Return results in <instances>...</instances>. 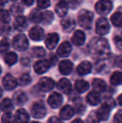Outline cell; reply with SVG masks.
<instances>
[{
    "mask_svg": "<svg viewBox=\"0 0 122 123\" xmlns=\"http://www.w3.org/2000/svg\"><path fill=\"white\" fill-rule=\"evenodd\" d=\"M90 52L99 59H105L109 56L110 49L108 41L104 38H94L89 44Z\"/></svg>",
    "mask_w": 122,
    "mask_h": 123,
    "instance_id": "obj_1",
    "label": "cell"
},
{
    "mask_svg": "<svg viewBox=\"0 0 122 123\" xmlns=\"http://www.w3.org/2000/svg\"><path fill=\"white\" fill-rule=\"evenodd\" d=\"M93 15L92 12L89 10L82 9L78 14V21L80 25L84 29H90L92 25L93 22Z\"/></svg>",
    "mask_w": 122,
    "mask_h": 123,
    "instance_id": "obj_2",
    "label": "cell"
},
{
    "mask_svg": "<svg viewBox=\"0 0 122 123\" xmlns=\"http://www.w3.org/2000/svg\"><path fill=\"white\" fill-rule=\"evenodd\" d=\"M115 102L114 100H111L110 102H104L102 105H100L97 112V116L98 118H99V121H106L108 118H109V116L110 114L111 111V108L113 106H115Z\"/></svg>",
    "mask_w": 122,
    "mask_h": 123,
    "instance_id": "obj_3",
    "label": "cell"
},
{
    "mask_svg": "<svg viewBox=\"0 0 122 123\" xmlns=\"http://www.w3.org/2000/svg\"><path fill=\"white\" fill-rule=\"evenodd\" d=\"M13 46L18 51H24L29 46L28 39L23 34H17L13 39Z\"/></svg>",
    "mask_w": 122,
    "mask_h": 123,
    "instance_id": "obj_4",
    "label": "cell"
},
{
    "mask_svg": "<svg viewBox=\"0 0 122 123\" xmlns=\"http://www.w3.org/2000/svg\"><path fill=\"white\" fill-rule=\"evenodd\" d=\"M112 10V3L109 0H99L95 4V11L100 15H106Z\"/></svg>",
    "mask_w": 122,
    "mask_h": 123,
    "instance_id": "obj_5",
    "label": "cell"
},
{
    "mask_svg": "<svg viewBox=\"0 0 122 123\" xmlns=\"http://www.w3.org/2000/svg\"><path fill=\"white\" fill-rule=\"evenodd\" d=\"M96 33L99 35H105L110 31V25L107 18H99L96 21L95 25Z\"/></svg>",
    "mask_w": 122,
    "mask_h": 123,
    "instance_id": "obj_6",
    "label": "cell"
},
{
    "mask_svg": "<svg viewBox=\"0 0 122 123\" xmlns=\"http://www.w3.org/2000/svg\"><path fill=\"white\" fill-rule=\"evenodd\" d=\"M31 113L34 118H44L46 115L45 105L42 102H35L31 109Z\"/></svg>",
    "mask_w": 122,
    "mask_h": 123,
    "instance_id": "obj_7",
    "label": "cell"
},
{
    "mask_svg": "<svg viewBox=\"0 0 122 123\" xmlns=\"http://www.w3.org/2000/svg\"><path fill=\"white\" fill-rule=\"evenodd\" d=\"M50 65H51L50 61H49V60H38L34 65V71H35L37 74H44L49 70Z\"/></svg>",
    "mask_w": 122,
    "mask_h": 123,
    "instance_id": "obj_8",
    "label": "cell"
},
{
    "mask_svg": "<svg viewBox=\"0 0 122 123\" xmlns=\"http://www.w3.org/2000/svg\"><path fill=\"white\" fill-rule=\"evenodd\" d=\"M62 101H63V97L59 93L54 92L49 95L48 98V104L50 105V107L54 109L59 108L61 105Z\"/></svg>",
    "mask_w": 122,
    "mask_h": 123,
    "instance_id": "obj_9",
    "label": "cell"
},
{
    "mask_svg": "<svg viewBox=\"0 0 122 123\" xmlns=\"http://www.w3.org/2000/svg\"><path fill=\"white\" fill-rule=\"evenodd\" d=\"M39 87L41 91H44V92H47L49 91L54 88V81L51 78L49 77H43L39 80Z\"/></svg>",
    "mask_w": 122,
    "mask_h": 123,
    "instance_id": "obj_10",
    "label": "cell"
},
{
    "mask_svg": "<svg viewBox=\"0 0 122 123\" xmlns=\"http://www.w3.org/2000/svg\"><path fill=\"white\" fill-rule=\"evenodd\" d=\"M3 86L4 89L10 91V90H13L17 87L18 81L12 74H7L3 79Z\"/></svg>",
    "mask_w": 122,
    "mask_h": 123,
    "instance_id": "obj_11",
    "label": "cell"
},
{
    "mask_svg": "<svg viewBox=\"0 0 122 123\" xmlns=\"http://www.w3.org/2000/svg\"><path fill=\"white\" fill-rule=\"evenodd\" d=\"M59 40V34L56 33L49 34L45 38V45L49 49H54Z\"/></svg>",
    "mask_w": 122,
    "mask_h": 123,
    "instance_id": "obj_12",
    "label": "cell"
},
{
    "mask_svg": "<svg viewBox=\"0 0 122 123\" xmlns=\"http://www.w3.org/2000/svg\"><path fill=\"white\" fill-rule=\"evenodd\" d=\"M29 35L33 40L40 41L44 38V31L39 26H35V27H33L29 30Z\"/></svg>",
    "mask_w": 122,
    "mask_h": 123,
    "instance_id": "obj_13",
    "label": "cell"
},
{
    "mask_svg": "<svg viewBox=\"0 0 122 123\" xmlns=\"http://www.w3.org/2000/svg\"><path fill=\"white\" fill-rule=\"evenodd\" d=\"M13 27L16 30L19 31V32H23L28 27V21L27 18L23 15H19L17 16L15 18L14 22H13Z\"/></svg>",
    "mask_w": 122,
    "mask_h": 123,
    "instance_id": "obj_14",
    "label": "cell"
},
{
    "mask_svg": "<svg viewBox=\"0 0 122 123\" xmlns=\"http://www.w3.org/2000/svg\"><path fill=\"white\" fill-rule=\"evenodd\" d=\"M71 50H72L71 44L69 42H67V41H64V42H63L59 46V48L57 49V54L59 56L64 58V57L69 56L70 54L71 53Z\"/></svg>",
    "mask_w": 122,
    "mask_h": 123,
    "instance_id": "obj_15",
    "label": "cell"
},
{
    "mask_svg": "<svg viewBox=\"0 0 122 123\" xmlns=\"http://www.w3.org/2000/svg\"><path fill=\"white\" fill-rule=\"evenodd\" d=\"M57 88L59 91H60L61 92L64 93V94H70L72 90V86L68 79L63 78L59 81L57 85Z\"/></svg>",
    "mask_w": 122,
    "mask_h": 123,
    "instance_id": "obj_16",
    "label": "cell"
},
{
    "mask_svg": "<svg viewBox=\"0 0 122 123\" xmlns=\"http://www.w3.org/2000/svg\"><path fill=\"white\" fill-rule=\"evenodd\" d=\"M69 9V3L65 0H60L55 6V12L58 16L64 17Z\"/></svg>",
    "mask_w": 122,
    "mask_h": 123,
    "instance_id": "obj_17",
    "label": "cell"
},
{
    "mask_svg": "<svg viewBox=\"0 0 122 123\" xmlns=\"http://www.w3.org/2000/svg\"><path fill=\"white\" fill-rule=\"evenodd\" d=\"M59 71L63 74H69L73 70V64L70 60H64L59 63Z\"/></svg>",
    "mask_w": 122,
    "mask_h": 123,
    "instance_id": "obj_18",
    "label": "cell"
},
{
    "mask_svg": "<svg viewBox=\"0 0 122 123\" xmlns=\"http://www.w3.org/2000/svg\"><path fill=\"white\" fill-rule=\"evenodd\" d=\"M85 41V34L82 30H76L72 37V42L75 45L80 46Z\"/></svg>",
    "mask_w": 122,
    "mask_h": 123,
    "instance_id": "obj_19",
    "label": "cell"
},
{
    "mask_svg": "<svg viewBox=\"0 0 122 123\" xmlns=\"http://www.w3.org/2000/svg\"><path fill=\"white\" fill-rule=\"evenodd\" d=\"M92 70V65L89 61H83L79 65L77 68V72L80 75H85L91 72Z\"/></svg>",
    "mask_w": 122,
    "mask_h": 123,
    "instance_id": "obj_20",
    "label": "cell"
},
{
    "mask_svg": "<svg viewBox=\"0 0 122 123\" xmlns=\"http://www.w3.org/2000/svg\"><path fill=\"white\" fill-rule=\"evenodd\" d=\"M13 102H14L16 105H24L25 102L28 100V97H27V95L25 94L23 91H18L13 94Z\"/></svg>",
    "mask_w": 122,
    "mask_h": 123,
    "instance_id": "obj_21",
    "label": "cell"
},
{
    "mask_svg": "<svg viewBox=\"0 0 122 123\" xmlns=\"http://www.w3.org/2000/svg\"><path fill=\"white\" fill-rule=\"evenodd\" d=\"M75 114V109L71 105H64L59 111V116L64 120H69Z\"/></svg>",
    "mask_w": 122,
    "mask_h": 123,
    "instance_id": "obj_22",
    "label": "cell"
},
{
    "mask_svg": "<svg viewBox=\"0 0 122 123\" xmlns=\"http://www.w3.org/2000/svg\"><path fill=\"white\" fill-rule=\"evenodd\" d=\"M15 119L17 123H28L29 117L24 109H18L15 113Z\"/></svg>",
    "mask_w": 122,
    "mask_h": 123,
    "instance_id": "obj_23",
    "label": "cell"
},
{
    "mask_svg": "<svg viewBox=\"0 0 122 123\" xmlns=\"http://www.w3.org/2000/svg\"><path fill=\"white\" fill-rule=\"evenodd\" d=\"M86 100L90 105H97L100 102V96L97 91H90L87 95Z\"/></svg>",
    "mask_w": 122,
    "mask_h": 123,
    "instance_id": "obj_24",
    "label": "cell"
},
{
    "mask_svg": "<svg viewBox=\"0 0 122 123\" xmlns=\"http://www.w3.org/2000/svg\"><path fill=\"white\" fill-rule=\"evenodd\" d=\"M61 25L63 27V29L67 33H70L75 29V22L73 18H64L61 22Z\"/></svg>",
    "mask_w": 122,
    "mask_h": 123,
    "instance_id": "obj_25",
    "label": "cell"
},
{
    "mask_svg": "<svg viewBox=\"0 0 122 123\" xmlns=\"http://www.w3.org/2000/svg\"><path fill=\"white\" fill-rule=\"evenodd\" d=\"M29 19L32 23L39 24L43 21V12L38 8H34L29 14Z\"/></svg>",
    "mask_w": 122,
    "mask_h": 123,
    "instance_id": "obj_26",
    "label": "cell"
},
{
    "mask_svg": "<svg viewBox=\"0 0 122 123\" xmlns=\"http://www.w3.org/2000/svg\"><path fill=\"white\" fill-rule=\"evenodd\" d=\"M93 89L94 90V91H97V92H103V91H105L106 89V83L105 82V80L101 79H94L93 80L92 83Z\"/></svg>",
    "mask_w": 122,
    "mask_h": 123,
    "instance_id": "obj_27",
    "label": "cell"
},
{
    "mask_svg": "<svg viewBox=\"0 0 122 123\" xmlns=\"http://www.w3.org/2000/svg\"><path fill=\"white\" fill-rule=\"evenodd\" d=\"M89 87V83L87 81L84 80H79L75 82V88L79 93H84L85 91H88Z\"/></svg>",
    "mask_w": 122,
    "mask_h": 123,
    "instance_id": "obj_28",
    "label": "cell"
},
{
    "mask_svg": "<svg viewBox=\"0 0 122 123\" xmlns=\"http://www.w3.org/2000/svg\"><path fill=\"white\" fill-rule=\"evenodd\" d=\"M13 109V104L9 98H4L1 102V110L5 113H8Z\"/></svg>",
    "mask_w": 122,
    "mask_h": 123,
    "instance_id": "obj_29",
    "label": "cell"
},
{
    "mask_svg": "<svg viewBox=\"0 0 122 123\" xmlns=\"http://www.w3.org/2000/svg\"><path fill=\"white\" fill-rule=\"evenodd\" d=\"M18 60V56L14 52H8L4 55V61L8 65H13Z\"/></svg>",
    "mask_w": 122,
    "mask_h": 123,
    "instance_id": "obj_30",
    "label": "cell"
},
{
    "mask_svg": "<svg viewBox=\"0 0 122 123\" xmlns=\"http://www.w3.org/2000/svg\"><path fill=\"white\" fill-rule=\"evenodd\" d=\"M110 83L113 86H119L122 84V72L115 71L110 76Z\"/></svg>",
    "mask_w": 122,
    "mask_h": 123,
    "instance_id": "obj_31",
    "label": "cell"
},
{
    "mask_svg": "<svg viewBox=\"0 0 122 123\" xmlns=\"http://www.w3.org/2000/svg\"><path fill=\"white\" fill-rule=\"evenodd\" d=\"M111 22L116 27H122V13L121 12H116L111 16Z\"/></svg>",
    "mask_w": 122,
    "mask_h": 123,
    "instance_id": "obj_32",
    "label": "cell"
},
{
    "mask_svg": "<svg viewBox=\"0 0 122 123\" xmlns=\"http://www.w3.org/2000/svg\"><path fill=\"white\" fill-rule=\"evenodd\" d=\"M54 20V13L51 11L43 12V21L42 23L44 25H50Z\"/></svg>",
    "mask_w": 122,
    "mask_h": 123,
    "instance_id": "obj_33",
    "label": "cell"
},
{
    "mask_svg": "<svg viewBox=\"0 0 122 123\" xmlns=\"http://www.w3.org/2000/svg\"><path fill=\"white\" fill-rule=\"evenodd\" d=\"M2 122L3 123H17L15 116H13L12 113H4L2 116Z\"/></svg>",
    "mask_w": 122,
    "mask_h": 123,
    "instance_id": "obj_34",
    "label": "cell"
},
{
    "mask_svg": "<svg viewBox=\"0 0 122 123\" xmlns=\"http://www.w3.org/2000/svg\"><path fill=\"white\" fill-rule=\"evenodd\" d=\"M10 10H11L13 14L17 15V16H19V15L23 12V6H21V5L19 4V3H15V4H13V6H11Z\"/></svg>",
    "mask_w": 122,
    "mask_h": 123,
    "instance_id": "obj_35",
    "label": "cell"
},
{
    "mask_svg": "<svg viewBox=\"0 0 122 123\" xmlns=\"http://www.w3.org/2000/svg\"><path fill=\"white\" fill-rule=\"evenodd\" d=\"M32 55L34 57L40 58V57H43L45 55V50L42 47H34L32 49Z\"/></svg>",
    "mask_w": 122,
    "mask_h": 123,
    "instance_id": "obj_36",
    "label": "cell"
},
{
    "mask_svg": "<svg viewBox=\"0 0 122 123\" xmlns=\"http://www.w3.org/2000/svg\"><path fill=\"white\" fill-rule=\"evenodd\" d=\"M31 82V77L28 74H23L19 77V84L20 86H27Z\"/></svg>",
    "mask_w": 122,
    "mask_h": 123,
    "instance_id": "obj_37",
    "label": "cell"
},
{
    "mask_svg": "<svg viewBox=\"0 0 122 123\" xmlns=\"http://www.w3.org/2000/svg\"><path fill=\"white\" fill-rule=\"evenodd\" d=\"M0 18H1V21L4 24H7L10 21V15L7 10L2 9L1 13H0Z\"/></svg>",
    "mask_w": 122,
    "mask_h": 123,
    "instance_id": "obj_38",
    "label": "cell"
},
{
    "mask_svg": "<svg viewBox=\"0 0 122 123\" xmlns=\"http://www.w3.org/2000/svg\"><path fill=\"white\" fill-rule=\"evenodd\" d=\"M37 5L39 8H47L50 6V0H37Z\"/></svg>",
    "mask_w": 122,
    "mask_h": 123,
    "instance_id": "obj_39",
    "label": "cell"
},
{
    "mask_svg": "<svg viewBox=\"0 0 122 123\" xmlns=\"http://www.w3.org/2000/svg\"><path fill=\"white\" fill-rule=\"evenodd\" d=\"M99 118H98V116H97V112H91L90 114V116L88 117L87 118V122L88 123H98L99 122Z\"/></svg>",
    "mask_w": 122,
    "mask_h": 123,
    "instance_id": "obj_40",
    "label": "cell"
},
{
    "mask_svg": "<svg viewBox=\"0 0 122 123\" xmlns=\"http://www.w3.org/2000/svg\"><path fill=\"white\" fill-rule=\"evenodd\" d=\"M8 48H9V40L7 38H4L1 41V52L4 53Z\"/></svg>",
    "mask_w": 122,
    "mask_h": 123,
    "instance_id": "obj_41",
    "label": "cell"
},
{
    "mask_svg": "<svg viewBox=\"0 0 122 123\" xmlns=\"http://www.w3.org/2000/svg\"><path fill=\"white\" fill-rule=\"evenodd\" d=\"M114 121L116 123H122V110L116 112L114 117Z\"/></svg>",
    "mask_w": 122,
    "mask_h": 123,
    "instance_id": "obj_42",
    "label": "cell"
},
{
    "mask_svg": "<svg viewBox=\"0 0 122 123\" xmlns=\"http://www.w3.org/2000/svg\"><path fill=\"white\" fill-rule=\"evenodd\" d=\"M83 0H70V6L71 8H76L80 5Z\"/></svg>",
    "mask_w": 122,
    "mask_h": 123,
    "instance_id": "obj_43",
    "label": "cell"
},
{
    "mask_svg": "<svg viewBox=\"0 0 122 123\" xmlns=\"http://www.w3.org/2000/svg\"><path fill=\"white\" fill-rule=\"evenodd\" d=\"M115 42H116V44L117 45V47L122 50V38L119 37V36H116L115 38Z\"/></svg>",
    "mask_w": 122,
    "mask_h": 123,
    "instance_id": "obj_44",
    "label": "cell"
},
{
    "mask_svg": "<svg viewBox=\"0 0 122 123\" xmlns=\"http://www.w3.org/2000/svg\"><path fill=\"white\" fill-rule=\"evenodd\" d=\"M47 123H63V122H62V121L59 118H58V117H52L49 119Z\"/></svg>",
    "mask_w": 122,
    "mask_h": 123,
    "instance_id": "obj_45",
    "label": "cell"
},
{
    "mask_svg": "<svg viewBox=\"0 0 122 123\" xmlns=\"http://www.w3.org/2000/svg\"><path fill=\"white\" fill-rule=\"evenodd\" d=\"M22 2L25 5H27V6H30V5H32L34 3V0H22Z\"/></svg>",
    "mask_w": 122,
    "mask_h": 123,
    "instance_id": "obj_46",
    "label": "cell"
},
{
    "mask_svg": "<svg viewBox=\"0 0 122 123\" xmlns=\"http://www.w3.org/2000/svg\"><path fill=\"white\" fill-rule=\"evenodd\" d=\"M56 60H57V59H56V57H55V56L52 57V58H51V62H50V64H51V65H54V64H55V62H56Z\"/></svg>",
    "mask_w": 122,
    "mask_h": 123,
    "instance_id": "obj_47",
    "label": "cell"
},
{
    "mask_svg": "<svg viewBox=\"0 0 122 123\" xmlns=\"http://www.w3.org/2000/svg\"><path fill=\"white\" fill-rule=\"evenodd\" d=\"M71 123H84V122H83V121L80 120V119H75V120H74Z\"/></svg>",
    "mask_w": 122,
    "mask_h": 123,
    "instance_id": "obj_48",
    "label": "cell"
},
{
    "mask_svg": "<svg viewBox=\"0 0 122 123\" xmlns=\"http://www.w3.org/2000/svg\"><path fill=\"white\" fill-rule=\"evenodd\" d=\"M118 101H119V104L121 105H122V94L120 95L119 96H118Z\"/></svg>",
    "mask_w": 122,
    "mask_h": 123,
    "instance_id": "obj_49",
    "label": "cell"
},
{
    "mask_svg": "<svg viewBox=\"0 0 122 123\" xmlns=\"http://www.w3.org/2000/svg\"><path fill=\"white\" fill-rule=\"evenodd\" d=\"M7 1H8V0H2V5H3V4H4V3H6Z\"/></svg>",
    "mask_w": 122,
    "mask_h": 123,
    "instance_id": "obj_50",
    "label": "cell"
},
{
    "mask_svg": "<svg viewBox=\"0 0 122 123\" xmlns=\"http://www.w3.org/2000/svg\"><path fill=\"white\" fill-rule=\"evenodd\" d=\"M31 123H40V122H31Z\"/></svg>",
    "mask_w": 122,
    "mask_h": 123,
    "instance_id": "obj_51",
    "label": "cell"
},
{
    "mask_svg": "<svg viewBox=\"0 0 122 123\" xmlns=\"http://www.w3.org/2000/svg\"><path fill=\"white\" fill-rule=\"evenodd\" d=\"M11 1H16V0H11Z\"/></svg>",
    "mask_w": 122,
    "mask_h": 123,
    "instance_id": "obj_52",
    "label": "cell"
}]
</instances>
